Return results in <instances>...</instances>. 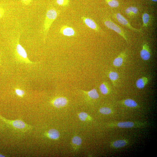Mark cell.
I'll return each instance as SVG.
<instances>
[{
    "instance_id": "1",
    "label": "cell",
    "mask_w": 157,
    "mask_h": 157,
    "mask_svg": "<svg viewBox=\"0 0 157 157\" xmlns=\"http://www.w3.org/2000/svg\"><path fill=\"white\" fill-rule=\"evenodd\" d=\"M58 13V11L54 8H49L47 10L43 25V34L45 40L51 25L57 18Z\"/></svg>"
},
{
    "instance_id": "2",
    "label": "cell",
    "mask_w": 157,
    "mask_h": 157,
    "mask_svg": "<svg viewBox=\"0 0 157 157\" xmlns=\"http://www.w3.org/2000/svg\"><path fill=\"white\" fill-rule=\"evenodd\" d=\"M0 119L6 123L12 126L16 129L21 130H26L27 128H29V126L26 124L23 121L19 120H7L0 115Z\"/></svg>"
},
{
    "instance_id": "3",
    "label": "cell",
    "mask_w": 157,
    "mask_h": 157,
    "mask_svg": "<svg viewBox=\"0 0 157 157\" xmlns=\"http://www.w3.org/2000/svg\"><path fill=\"white\" fill-rule=\"evenodd\" d=\"M104 24L107 28L115 31L128 42L127 38L124 31L117 24L110 20L107 19L104 21Z\"/></svg>"
},
{
    "instance_id": "4",
    "label": "cell",
    "mask_w": 157,
    "mask_h": 157,
    "mask_svg": "<svg viewBox=\"0 0 157 157\" xmlns=\"http://www.w3.org/2000/svg\"><path fill=\"white\" fill-rule=\"evenodd\" d=\"M19 37L17 38L15 47V52L17 55L22 59L28 61L27 53L22 46L19 43Z\"/></svg>"
},
{
    "instance_id": "5",
    "label": "cell",
    "mask_w": 157,
    "mask_h": 157,
    "mask_svg": "<svg viewBox=\"0 0 157 157\" xmlns=\"http://www.w3.org/2000/svg\"><path fill=\"white\" fill-rule=\"evenodd\" d=\"M60 33L63 35L68 37L74 36L76 33L74 29L71 27L67 25H63L60 28Z\"/></svg>"
},
{
    "instance_id": "6",
    "label": "cell",
    "mask_w": 157,
    "mask_h": 157,
    "mask_svg": "<svg viewBox=\"0 0 157 157\" xmlns=\"http://www.w3.org/2000/svg\"><path fill=\"white\" fill-rule=\"evenodd\" d=\"M140 56L143 60H147L151 57V51L149 45L147 43L144 44L140 53Z\"/></svg>"
},
{
    "instance_id": "7",
    "label": "cell",
    "mask_w": 157,
    "mask_h": 157,
    "mask_svg": "<svg viewBox=\"0 0 157 157\" xmlns=\"http://www.w3.org/2000/svg\"><path fill=\"white\" fill-rule=\"evenodd\" d=\"M81 19L85 24L88 27L96 31H99V26L92 19L84 16L82 17Z\"/></svg>"
},
{
    "instance_id": "8",
    "label": "cell",
    "mask_w": 157,
    "mask_h": 157,
    "mask_svg": "<svg viewBox=\"0 0 157 157\" xmlns=\"http://www.w3.org/2000/svg\"><path fill=\"white\" fill-rule=\"evenodd\" d=\"M116 17L118 22L128 27L129 28L137 32H140V31L133 27L127 20L120 14L117 13L116 15Z\"/></svg>"
},
{
    "instance_id": "9",
    "label": "cell",
    "mask_w": 157,
    "mask_h": 157,
    "mask_svg": "<svg viewBox=\"0 0 157 157\" xmlns=\"http://www.w3.org/2000/svg\"><path fill=\"white\" fill-rule=\"evenodd\" d=\"M126 56V53L122 52L115 58L113 62V65L116 67H119L123 64Z\"/></svg>"
},
{
    "instance_id": "10",
    "label": "cell",
    "mask_w": 157,
    "mask_h": 157,
    "mask_svg": "<svg viewBox=\"0 0 157 157\" xmlns=\"http://www.w3.org/2000/svg\"><path fill=\"white\" fill-rule=\"evenodd\" d=\"M67 103V99L65 97H62L56 98L53 101V104L54 106L58 108L65 106Z\"/></svg>"
},
{
    "instance_id": "11",
    "label": "cell",
    "mask_w": 157,
    "mask_h": 157,
    "mask_svg": "<svg viewBox=\"0 0 157 157\" xmlns=\"http://www.w3.org/2000/svg\"><path fill=\"white\" fill-rule=\"evenodd\" d=\"M149 78L146 76H143L138 79L136 82V87L140 89L143 88L148 83Z\"/></svg>"
},
{
    "instance_id": "12",
    "label": "cell",
    "mask_w": 157,
    "mask_h": 157,
    "mask_svg": "<svg viewBox=\"0 0 157 157\" xmlns=\"http://www.w3.org/2000/svg\"><path fill=\"white\" fill-rule=\"evenodd\" d=\"M110 85L108 83L104 82L99 86V89L101 93L103 94H108L110 91Z\"/></svg>"
},
{
    "instance_id": "13",
    "label": "cell",
    "mask_w": 157,
    "mask_h": 157,
    "mask_svg": "<svg viewBox=\"0 0 157 157\" xmlns=\"http://www.w3.org/2000/svg\"><path fill=\"white\" fill-rule=\"evenodd\" d=\"M108 76L113 85L115 86L117 81L119 78L118 74L115 72L110 71L108 74Z\"/></svg>"
},
{
    "instance_id": "14",
    "label": "cell",
    "mask_w": 157,
    "mask_h": 157,
    "mask_svg": "<svg viewBox=\"0 0 157 157\" xmlns=\"http://www.w3.org/2000/svg\"><path fill=\"white\" fill-rule=\"evenodd\" d=\"M48 135V137L50 139L56 140L59 138L60 133L57 130L55 129H51L49 131Z\"/></svg>"
},
{
    "instance_id": "15",
    "label": "cell",
    "mask_w": 157,
    "mask_h": 157,
    "mask_svg": "<svg viewBox=\"0 0 157 157\" xmlns=\"http://www.w3.org/2000/svg\"><path fill=\"white\" fill-rule=\"evenodd\" d=\"M138 9L137 7L131 6L127 8L125 12L128 15L133 16L137 14L138 13Z\"/></svg>"
},
{
    "instance_id": "16",
    "label": "cell",
    "mask_w": 157,
    "mask_h": 157,
    "mask_svg": "<svg viewBox=\"0 0 157 157\" xmlns=\"http://www.w3.org/2000/svg\"><path fill=\"white\" fill-rule=\"evenodd\" d=\"M85 92L88 96L91 99H95L99 97V95L95 89H93L90 91Z\"/></svg>"
},
{
    "instance_id": "17",
    "label": "cell",
    "mask_w": 157,
    "mask_h": 157,
    "mask_svg": "<svg viewBox=\"0 0 157 157\" xmlns=\"http://www.w3.org/2000/svg\"><path fill=\"white\" fill-rule=\"evenodd\" d=\"M134 123L131 122H123L118 123L117 126L122 128H129L133 127Z\"/></svg>"
},
{
    "instance_id": "18",
    "label": "cell",
    "mask_w": 157,
    "mask_h": 157,
    "mask_svg": "<svg viewBox=\"0 0 157 157\" xmlns=\"http://www.w3.org/2000/svg\"><path fill=\"white\" fill-rule=\"evenodd\" d=\"M124 103L126 106L129 107H135L137 106V104L136 102L131 99H127L125 100Z\"/></svg>"
},
{
    "instance_id": "19",
    "label": "cell",
    "mask_w": 157,
    "mask_h": 157,
    "mask_svg": "<svg viewBox=\"0 0 157 157\" xmlns=\"http://www.w3.org/2000/svg\"><path fill=\"white\" fill-rule=\"evenodd\" d=\"M126 144V142L123 140H119L114 142L113 145L116 148H119L124 146Z\"/></svg>"
},
{
    "instance_id": "20",
    "label": "cell",
    "mask_w": 157,
    "mask_h": 157,
    "mask_svg": "<svg viewBox=\"0 0 157 157\" xmlns=\"http://www.w3.org/2000/svg\"><path fill=\"white\" fill-rule=\"evenodd\" d=\"M142 19L144 26L147 27L150 19L149 15L147 13H144L142 16Z\"/></svg>"
},
{
    "instance_id": "21",
    "label": "cell",
    "mask_w": 157,
    "mask_h": 157,
    "mask_svg": "<svg viewBox=\"0 0 157 157\" xmlns=\"http://www.w3.org/2000/svg\"><path fill=\"white\" fill-rule=\"evenodd\" d=\"M108 5L112 8L117 7L119 5V3L117 0H105Z\"/></svg>"
},
{
    "instance_id": "22",
    "label": "cell",
    "mask_w": 157,
    "mask_h": 157,
    "mask_svg": "<svg viewBox=\"0 0 157 157\" xmlns=\"http://www.w3.org/2000/svg\"><path fill=\"white\" fill-rule=\"evenodd\" d=\"M81 139L78 136H75L72 139V143L77 146L80 145L82 143Z\"/></svg>"
},
{
    "instance_id": "23",
    "label": "cell",
    "mask_w": 157,
    "mask_h": 157,
    "mask_svg": "<svg viewBox=\"0 0 157 157\" xmlns=\"http://www.w3.org/2000/svg\"><path fill=\"white\" fill-rule=\"evenodd\" d=\"M69 0H56V3L59 6H66L68 5Z\"/></svg>"
},
{
    "instance_id": "24",
    "label": "cell",
    "mask_w": 157,
    "mask_h": 157,
    "mask_svg": "<svg viewBox=\"0 0 157 157\" xmlns=\"http://www.w3.org/2000/svg\"><path fill=\"white\" fill-rule=\"evenodd\" d=\"M99 111L101 114L106 115L110 114L111 112V110L108 107H103L99 109Z\"/></svg>"
},
{
    "instance_id": "25",
    "label": "cell",
    "mask_w": 157,
    "mask_h": 157,
    "mask_svg": "<svg viewBox=\"0 0 157 157\" xmlns=\"http://www.w3.org/2000/svg\"><path fill=\"white\" fill-rule=\"evenodd\" d=\"M88 117L87 114L85 112H81L78 114V117L82 121H85Z\"/></svg>"
},
{
    "instance_id": "26",
    "label": "cell",
    "mask_w": 157,
    "mask_h": 157,
    "mask_svg": "<svg viewBox=\"0 0 157 157\" xmlns=\"http://www.w3.org/2000/svg\"><path fill=\"white\" fill-rule=\"evenodd\" d=\"M15 92L17 95L21 97H22L25 93L24 91L18 88L15 89Z\"/></svg>"
},
{
    "instance_id": "27",
    "label": "cell",
    "mask_w": 157,
    "mask_h": 157,
    "mask_svg": "<svg viewBox=\"0 0 157 157\" xmlns=\"http://www.w3.org/2000/svg\"><path fill=\"white\" fill-rule=\"evenodd\" d=\"M22 3L25 5H29L31 2L32 0H20Z\"/></svg>"
},
{
    "instance_id": "28",
    "label": "cell",
    "mask_w": 157,
    "mask_h": 157,
    "mask_svg": "<svg viewBox=\"0 0 157 157\" xmlns=\"http://www.w3.org/2000/svg\"><path fill=\"white\" fill-rule=\"evenodd\" d=\"M5 13V10L4 9L0 6V18H2Z\"/></svg>"
},
{
    "instance_id": "29",
    "label": "cell",
    "mask_w": 157,
    "mask_h": 157,
    "mask_svg": "<svg viewBox=\"0 0 157 157\" xmlns=\"http://www.w3.org/2000/svg\"><path fill=\"white\" fill-rule=\"evenodd\" d=\"M5 156H4L0 154V157H5Z\"/></svg>"
},
{
    "instance_id": "30",
    "label": "cell",
    "mask_w": 157,
    "mask_h": 157,
    "mask_svg": "<svg viewBox=\"0 0 157 157\" xmlns=\"http://www.w3.org/2000/svg\"><path fill=\"white\" fill-rule=\"evenodd\" d=\"M153 1L156 2L157 1V0H151Z\"/></svg>"
},
{
    "instance_id": "31",
    "label": "cell",
    "mask_w": 157,
    "mask_h": 157,
    "mask_svg": "<svg viewBox=\"0 0 157 157\" xmlns=\"http://www.w3.org/2000/svg\"></svg>"
}]
</instances>
